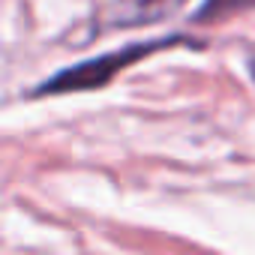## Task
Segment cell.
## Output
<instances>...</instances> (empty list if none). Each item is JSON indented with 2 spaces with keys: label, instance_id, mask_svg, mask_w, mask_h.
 <instances>
[{
  "label": "cell",
  "instance_id": "1",
  "mask_svg": "<svg viewBox=\"0 0 255 255\" xmlns=\"http://www.w3.org/2000/svg\"><path fill=\"white\" fill-rule=\"evenodd\" d=\"M177 45H189V39L183 33H174V36H159V39H150V42L123 45L117 51H108V54H99L93 60H84V63H75V66H66V69L54 72L51 78L39 81L36 90H30V96H54V93H78V90L105 87L120 69L138 63L141 57H150L156 51L177 48Z\"/></svg>",
  "mask_w": 255,
  "mask_h": 255
},
{
  "label": "cell",
  "instance_id": "2",
  "mask_svg": "<svg viewBox=\"0 0 255 255\" xmlns=\"http://www.w3.org/2000/svg\"><path fill=\"white\" fill-rule=\"evenodd\" d=\"M186 6V0H108L96 12L90 36H102L111 30H132V27H147L171 18Z\"/></svg>",
  "mask_w": 255,
  "mask_h": 255
},
{
  "label": "cell",
  "instance_id": "3",
  "mask_svg": "<svg viewBox=\"0 0 255 255\" xmlns=\"http://www.w3.org/2000/svg\"><path fill=\"white\" fill-rule=\"evenodd\" d=\"M255 9V0H201V6L195 9L192 21L207 24V21H225L231 15L240 12H252Z\"/></svg>",
  "mask_w": 255,
  "mask_h": 255
},
{
  "label": "cell",
  "instance_id": "4",
  "mask_svg": "<svg viewBox=\"0 0 255 255\" xmlns=\"http://www.w3.org/2000/svg\"><path fill=\"white\" fill-rule=\"evenodd\" d=\"M249 72H252V78H255V51H252V57H249Z\"/></svg>",
  "mask_w": 255,
  "mask_h": 255
}]
</instances>
